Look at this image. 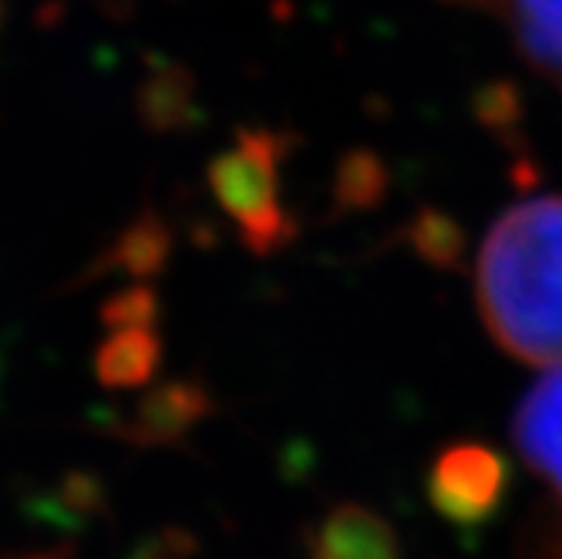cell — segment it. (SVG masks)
<instances>
[{
    "label": "cell",
    "instance_id": "18",
    "mask_svg": "<svg viewBox=\"0 0 562 559\" xmlns=\"http://www.w3.org/2000/svg\"><path fill=\"white\" fill-rule=\"evenodd\" d=\"M552 559H562V529L552 536Z\"/></svg>",
    "mask_w": 562,
    "mask_h": 559
},
{
    "label": "cell",
    "instance_id": "1",
    "mask_svg": "<svg viewBox=\"0 0 562 559\" xmlns=\"http://www.w3.org/2000/svg\"><path fill=\"white\" fill-rule=\"evenodd\" d=\"M479 308L513 358L562 368V195L495 220L479 253Z\"/></svg>",
    "mask_w": 562,
    "mask_h": 559
},
{
    "label": "cell",
    "instance_id": "5",
    "mask_svg": "<svg viewBox=\"0 0 562 559\" xmlns=\"http://www.w3.org/2000/svg\"><path fill=\"white\" fill-rule=\"evenodd\" d=\"M513 432L526 466L562 499V368L532 384L516 412Z\"/></svg>",
    "mask_w": 562,
    "mask_h": 559
},
{
    "label": "cell",
    "instance_id": "8",
    "mask_svg": "<svg viewBox=\"0 0 562 559\" xmlns=\"http://www.w3.org/2000/svg\"><path fill=\"white\" fill-rule=\"evenodd\" d=\"M522 55L562 88V0H505Z\"/></svg>",
    "mask_w": 562,
    "mask_h": 559
},
{
    "label": "cell",
    "instance_id": "7",
    "mask_svg": "<svg viewBox=\"0 0 562 559\" xmlns=\"http://www.w3.org/2000/svg\"><path fill=\"white\" fill-rule=\"evenodd\" d=\"M162 365V337L156 327H105L94 347V378L109 391H138Z\"/></svg>",
    "mask_w": 562,
    "mask_h": 559
},
{
    "label": "cell",
    "instance_id": "12",
    "mask_svg": "<svg viewBox=\"0 0 562 559\" xmlns=\"http://www.w3.org/2000/svg\"><path fill=\"white\" fill-rule=\"evenodd\" d=\"M105 327H156L159 324V297L148 283H135L119 290L105 308H101Z\"/></svg>",
    "mask_w": 562,
    "mask_h": 559
},
{
    "label": "cell",
    "instance_id": "11",
    "mask_svg": "<svg viewBox=\"0 0 562 559\" xmlns=\"http://www.w3.org/2000/svg\"><path fill=\"white\" fill-rule=\"evenodd\" d=\"M407 236H412L415 249L422 253V257L428 264H438V267H451L458 264V257H462V233H458V226L441 216V213H422L412 230H407Z\"/></svg>",
    "mask_w": 562,
    "mask_h": 559
},
{
    "label": "cell",
    "instance_id": "2",
    "mask_svg": "<svg viewBox=\"0 0 562 559\" xmlns=\"http://www.w3.org/2000/svg\"><path fill=\"white\" fill-rule=\"evenodd\" d=\"M286 138L270 128H243L210 163V192L236 226L243 246L257 257L283 249L296 226L283 202Z\"/></svg>",
    "mask_w": 562,
    "mask_h": 559
},
{
    "label": "cell",
    "instance_id": "17",
    "mask_svg": "<svg viewBox=\"0 0 562 559\" xmlns=\"http://www.w3.org/2000/svg\"><path fill=\"white\" fill-rule=\"evenodd\" d=\"M88 4L101 8V11H109V14H125L132 8V0H88Z\"/></svg>",
    "mask_w": 562,
    "mask_h": 559
},
{
    "label": "cell",
    "instance_id": "6",
    "mask_svg": "<svg viewBox=\"0 0 562 559\" xmlns=\"http://www.w3.org/2000/svg\"><path fill=\"white\" fill-rule=\"evenodd\" d=\"M311 559H401V546L387 519L364 505L344 502L311 536Z\"/></svg>",
    "mask_w": 562,
    "mask_h": 559
},
{
    "label": "cell",
    "instance_id": "9",
    "mask_svg": "<svg viewBox=\"0 0 562 559\" xmlns=\"http://www.w3.org/2000/svg\"><path fill=\"white\" fill-rule=\"evenodd\" d=\"M172 257V230L156 213H142L138 220L122 230V236L101 253L94 270L101 273H128V277H151L159 273Z\"/></svg>",
    "mask_w": 562,
    "mask_h": 559
},
{
    "label": "cell",
    "instance_id": "16",
    "mask_svg": "<svg viewBox=\"0 0 562 559\" xmlns=\"http://www.w3.org/2000/svg\"><path fill=\"white\" fill-rule=\"evenodd\" d=\"M445 4H458V8H475V11H505V0H445Z\"/></svg>",
    "mask_w": 562,
    "mask_h": 559
},
{
    "label": "cell",
    "instance_id": "4",
    "mask_svg": "<svg viewBox=\"0 0 562 559\" xmlns=\"http://www.w3.org/2000/svg\"><path fill=\"white\" fill-rule=\"evenodd\" d=\"M213 415V394L192 378L162 381L142 391L119 425V435L135 448H172Z\"/></svg>",
    "mask_w": 562,
    "mask_h": 559
},
{
    "label": "cell",
    "instance_id": "10",
    "mask_svg": "<svg viewBox=\"0 0 562 559\" xmlns=\"http://www.w3.org/2000/svg\"><path fill=\"white\" fill-rule=\"evenodd\" d=\"M192 109V81L182 68L166 65L159 71H148L138 88V112L148 128L166 132L179 128Z\"/></svg>",
    "mask_w": 562,
    "mask_h": 559
},
{
    "label": "cell",
    "instance_id": "14",
    "mask_svg": "<svg viewBox=\"0 0 562 559\" xmlns=\"http://www.w3.org/2000/svg\"><path fill=\"white\" fill-rule=\"evenodd\" d=\"M381 186H384V176L378 172V163L371 156H353V159H347L344 163V176L337 182L340 199L344 202H357V206H361V202H371Z\"/></svg>",
    "mask_w": 562,
    "mask_h": 559
},
{
    "label": "cell",
    "instance_id": "19",
    "mask_svg": "<svg viewBox=\"0 0 562 559\" xmlns=\"http://www.w3.org/2000/svg\"><path fill=\"white\" fill-rule=\"evenodd\" d=\"M0 21H4V8H0Z\"/></svg>",
    "mask_w": 562,
    "mask_h": 559
},
{
    "label": "cell",
    "instance_id": "3",
    "mask_svg": "<svg viewBox=\"0 0 562 559\" xmlns=\"http://www.w3.org/2000/svg\"><path fill=\"white\" fill-rule=\"evenodd\" d=\"M505 495V462L485 445L445 448L428 476V499L454 526L485 523Z\"/></svg>",
    "mask_w": 562,
    "mask_h": 559
},
{
    "label": "cell",
    "instance_id": "13",
    "mask_svg": "<svg viewBox=\"0 0 562 559\" xmlns=\"http://www.w3.org/2000/svg\"><path fill=\"white\" fill-rule=\"evenodd\" d=\"M475 109L488 125H513L519 119V88L513 81H492L475 94Z\"/></svg>",
    "mask_w": 562,
    "mask_h": 559
},
{
    "label": "cell",
    "instance_id": "15",
    "mask_svg": "<svg viewBox=\"0 0 562 559\" xmlns=\"http://www.w3.org/2000/svg\"><path fill=\"white\" fill-rule=\"evenodd\" d=\"M0 559H75V549L71 546H41V549L4 552Z\"/></svg>",
    "mask_w": 562,
    "mask_h": 559
}]
</instances>
